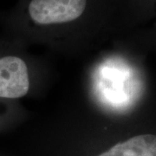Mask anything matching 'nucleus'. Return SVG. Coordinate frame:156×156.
<instances>
[{
    "mask_svg": "<svg viewBox=\"0 0 156 156\" xmlns=\"http://www.w3.org/2000/svg\"><path fill=\"white\" fill-rule=\"evenodd\" d=\"M86 7L87 0H31L28 12L35 23L50 25L76 20Z\"/></svg>",
    "mask_w": 156,
    "mask_h": 156,
    "instance_id": "nucleus-1",
    "label": "nucleus"
},
{
    "mask_svg": "<svg viewBox=\"0 0 156 156\" xmlns=\"http://www.w3.org/2000/svg\"><path fill=\"white\" fill-rule=\"evenodd\" d=\"M29 88L25 62L14 56L0 57V98H20L28 93Z\"/></svg>",
    "mask_w": 156,
    "mask_h": 156,
    "instance_id": "nucleus-2",
    "label": "nucleus"
},
{
    "mask_svg": "<svg viewBox=\"0 0 156 156\" xmlns=\"http://www.w3.org/2000/svg\"><path fill=\"white\" fill-rule=\"evenodd\" d=\"M96 156H156V136L135 135L117 142Z\"/></svg>",
    "mask_w": 156,
    "mask_h": 156,
    "instance_id": "nucleus-3",
    "label": "nucleus"
}]
</instances>
